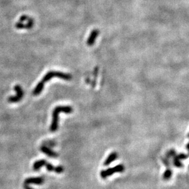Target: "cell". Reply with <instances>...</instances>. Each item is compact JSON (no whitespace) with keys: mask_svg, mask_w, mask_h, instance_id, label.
Masks as SVG:
<instances>
[{"mask_svg":"<svg viewBox=\"0 0 189 189\" xmlns=\"http://www.w3.org/2000/svg\"><path fill=\"white\" fill-rule=\"evenodd\" d=\"M47 162L45 160L42 159L40 160H38L37 162H36L35 163H34L33 165V169L35 171H37L39 170L41 167H42L43 166H45L46 165Z\"/></svg>","mask_w":189,"mask_h":189,"instance_id":"obj_10","label":"cell"},{"mask_svg":"<svg viewBox=\"0 0 189 189\" xmlns=\"http://www.w3.org/2000/svg\"><path fill=\"white\" fill-rule=\"evenodd\" d=\"M188 138H189V137H188Z\"/></svg>","mask_w":189,"mask_h":189,"instance_id":"obj_18","label":"cell"},{"mask_svg":"<svg viewBox=\"0 0 189 189\" xmlns=\"http://www.w3.org/2000/svg\"><path fill=\"white\" fill-rule=\"evenodd\" d=\"M23 187H24L25 189H33V188H32L31 187H30V186H29V185H26V184L23 185Z\"/></svg>","mask_w":189,"mask_h":189,"instance_id":"obj_16","label":"cell"},{"mask_svg":"<svg viewBox=\"0 0 189 189\" xmlns=\"http://www.w3.org/2000/svg\"><path fill=\"white\" fill-rule=\"evenodd\" d=\"M187 149L189 151V143H188V144H187Z\"/></svg>","mask_w":189,"mask_h":189,"instance_id":"obj_17","label":"cell"},{"mask_svg":"<svg viewBox=\"0 0 189 189\" xmlns=\"http://www.w3.org/2000/svg\"><path fill=\"white\" fill-rule=\"evenodd\" d=\"M45 166H46L47 170V171H54V168H55V167H54L53 165L50 163H47Z\"/></svg>","mask_w":189,"mask_h":189,"instance_id":"obj_13","label":"cell"},{"mask_svg":"<svg viewBox=\"0 0 189 189\" xmlns=\"http://www.w3.org/2000/svg\"><path fill=\"white\" fill-rule=\"evenodd\" d=\"M99 34V31L98 30H94L91 32L88 40H87V44L89 46H92L94 45L96 39Z\"/></svg>","mask_w":189,"mask_h":189,"instance_id":"obj_7","label":"cell"},{"mask_svg":"<svg viewBox=\"0 0 189 189\" xmlns=\"http://www.w3.org/2000/svg\"><path fill=\"white\" fill-rule=\"evenodd\" d=\"M181 160L179 157H178L177 155L174 156V160H173V163L174 165L176 167H178V168H181V167L183 166L182 163L181 162Z\"/></svg>","mask_w":189,"mask_h":189,"instance_id":"obj_12","label":"cell"},{"mask_svg":"<svg viewBox=\"0 0 189 189\" xmlns=\"http://www.w3.org/2000/svg\"><path fill=\"white\" fill-rule=\"evenodd\" d=\"M54 171L56 172V173H61L64 171V168L62 166H58L54 168Z\"/></svg>","mask_w":189,"mask_h":189,"instance_id":"obj_14","label":"cell"},{"mask_svg":"<svg viewBox=\"0 0 189 189\" xmlns=\"http://www.w3.org/2000/svg\"><path fill=\"white\" fill-rule=\"evenodd\" d=\"M125 170L124 166L123 165H118L113 168H110L107 170H105L102 171L101 172V177L103 179L108 177V176H112L113 174L116 173H123Z\"/></svg>","mask_w":189,"mask_h":189,"instance_id":"obj_4","label":"cell"},{"mask_svg":"<svg viewBox=\"0 0 189 189\" xmlns=\"http://www.w3.org/2000/svg\"><path fill=\"white\" fill-rule=\"evenodd\" d=\"M14 90L16 92V95L14 96H10L8 98V101L10 103H17L20 101H21L23 96H24V92L21 86L17 85L14 87Z\"/></svg>","mask_w":189,"mask_h":189,"instance_id":"obj_5","label":"cell"},{"mask_svg":"<svg viewBox=\"0 0 189 189\" xmlns=\"http://www.w3.org/2000/svg\"><path fill=\"white\" fill-rule=\"evenodd\" d=\"M57 77L59 79L64 80H70L72 79V75L69 74H66L60 71H50L45 74L41 81L36 85L33 90L32 93L34 96H37L41 93L44 88L45 83L50 80L53 78Z\"/></svg>","mask_w":189,"mask_h":189,"instance_id":"obj_1","label":"cell"},{"mask_svg":"<svg viewBox=\"0 0 189 189\" xmlns=\"http://www.w3.org/2000/svg\"><path fill=\"white\" fill-rule=\"evenodd\" d=\"M41 151L43 153L46 154L47 156L50 157H57L58 156V154L56 153L55 152H54L53 151H52L51 149H50L48 147L45 146H42L41 148Z\"/></svg>","mask_w":189,"mask_h":189,"instance_id":"obj_8","label":"cell"},{"mask_svg":"<svg viewBox=\"0 0 189 189\" xmlns=\"http://www.w3.org/2000/svg\"><path fill=\"white\" fill-rule=\"evenodd\" d=\"M175 154H176V152L174 150H171L168 152V153H167L166 156L167 157H172V156H174L175 155Z\"/></svg>","mask_w":189,"mask_h":189,"instance_id":"obj_15","label":"cell"},{"mask_svg":"<svg viewBox=\"0 0 189 189\" xmlns=\"http://www.w3.org/2000/svg\"><path fill=\"white\" fill-rule=\"evenodd\" d=\"M118 157V154L117 152H112V153L108 155V157L107 158V159L105 160L103 165H104V166H108V165L111 164L112 162H113L116 159H117Z\"/></svg>","mask_w":189,"mask_h":189,"instance_id":"obj_9","label":"cell"},{"mask_svg":"<svg viewBox=\"0 0 189 189\" xmlns=\"http://www.w3.org/2000/svg\"><path fill=\"white\" fill-rule=\"evenodd\" d=\"M34 26V20L28 15H22L20 17L19 21L16 23L15 27L17 29H31Z\"/></svg>","mask_w":189,"mask_h":189,"instance_id":"obj_3","label":"cell"},{"mask_svg":"<svg viewBox=\"0 0 189 189\" xmlns=\"http://www.w3.org/2000/svg\"><path fill=\"white\" fill-rule=\"evenodd\" d=\"M73 112V108L70 106H58L54 109L52 113V121L50 125L51 132H54L58 130L59 124V114L60 113L69 114Z\"/></svg>","mask_w":189,"mask_h":189,"instance_id":"obj_2","label":"cell"},{"mask_svg":"<svg viewBox=\"0 0 189 189\" xmlns=\"http://www.w3.org/2000/svg\"><path fill=\"white\" fill-rule=\"evenodd\" d=\"M44 182V179L41 177H29L25 180L24 182V184L30 185L31 184L37 185H41Z\"/></svg>","mask_w":189,"mask_h":189,"instance_id":"obj_6","label":"cell"},{"mask_svg":"<svg viewBox=\"0 0 189 189\" xmlns=\"http://www.w3.org/2000/svg\"><path fill=\"white\" fill-rule=\"evenodd\" d=\"M172 176V171L170 168H167L166 170L163 173V178L164 180H166V181H168L171 177Z\"/></svg>","mask_w":189,"mask_h":189,"instance_id":"obj_11","label":"cell"}]
</instances>
